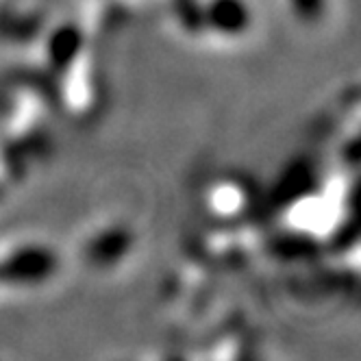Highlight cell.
I'll return each mask as SVG.
<instances>
[{
    "mask_svg": "<svg viewBox=\"0 0 361 361\" xmlns=\"http://www.w3.org/2000/svg\"><path fill=\"white\" fill-rule=\"evenodd\" d=\"M209 18L216 27H220L226 33H235L238 29H244L248 22V13L240 0H216Z\"/></svg>",
    "mask_w": 361,
    "mask_h": 361,
    "instance_id": "2",
    "label": "cell"
},
{
    "mask_svg": "<svg viewBox=\"0 0 361 361\" xmlns=\"http://www.w3.org/2000/svg\"><path fill=\"white\" fill-rule=\"evenodd\" d=\"M53 262H55L53 255L33 248V250H24V252L16 255L5 266V272L13 281H37L50 272Z\"/></svg>",
    "mask_w": 361,
    "mask_h": 361,
    "instance_id": "1",
    "label": "cell"
},
{
    "mask_svg": "<svg viewBox=\"0 0 361 361\" xmlns=\"http://www.w3.org/2000/svg\"><path fill=\"white\" fill-rule=\"evenodd\" d=\"M294 5L302 18H316L320 13L322 0H294Z\"/></svg>",
    "mask_w": 361,
    "mask_h": 361,
    "instance_id": "3",
    "label": "cell"
}]
</instances>
